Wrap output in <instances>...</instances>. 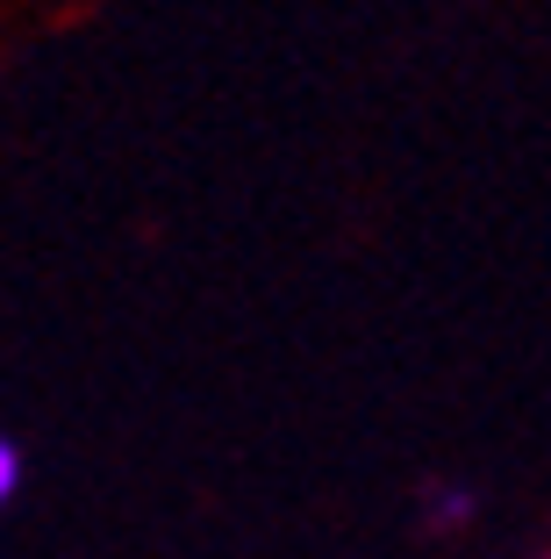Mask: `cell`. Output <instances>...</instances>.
Wrapping results in <instances>:
<instances>
[{"mask_svg":"<svg viewBox=\"0 0 551 559\" xmlns=\"http://www.w3.org/2000/svg\"><path fill=\"white\" fill-rule=\"evenodd\" d=\"M15 488H22V444H15V438H0V510L15 502Z\"/></svg>","mask_w":551,"mask_h":559,"instance_id":"2","label":"cell"},{"mask_svg":"<svg viewBox=\"0 0 551 559\" xmlns=\"http://www.w3.org/2000/svg\"><path fill=\"white\" fill-rule=\"evenodd\" d=\"M472 524V495L466 488H430V531H458Z\"/></svg>","mask_w":551,"mask_h":559,"instance_id":"1","label":"cell"}]
</instances>
